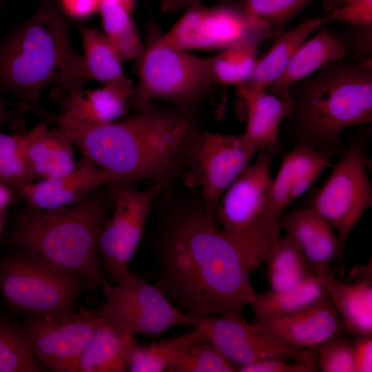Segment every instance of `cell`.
I'll use <instances>...</instances> for the list:
<instances>
[{
  "instance_id": "6",
  "label": "cell",
  "mask_w": 372,
  "mask_h": 372,
  "mask_svg": "<svg viewBox=\"0 0 372 372\" xmlns=\"http://www.w3.org/2000/svg\"><path fill=\"white\" fill-rule=\"evenodd\" d=\"M85 288L79 277L21 250L0 260V293L8 307L27 318L72 315Z\"/></svg>"
},
{
  "instance_id": "15",
  "label": "cell",
  "mask_w": 372,
  "mask_h": 372,
  "mask_svg": "<svg viewBox=\"0 0 372 372\" xmlns=\"http://www.w3.org/2000/svg\"><path fill=\"white\" fill-rule=\"evenodd\" d=\"M333 156L304 145H293L285 155L272 179L260 222V233L273 245L280 236L284 209L301 196L320 174L332 166Z\"/></svg>"
},
{
  "instance_id": "9",
  "label": "cell",
  "mask_w": 372,
  "mask_h": 372,
  "mask_svg": "<svg viewBox=\"0 0 372 372\" xmlns=\"http://www.w3.org/2000/svg\"><path fill=\"white\" fill-rule=\"evenodd\" d=\"M273 161V154L260 151L224 193L214 213L215 222L239 245L254 269L265 262L273 245L260 233Z\"/></svg>"
},
{
  "instance_id": "7",
  "label": "cell",
  "mask_w": 372,
  "mask_h": 372,
  "mask_svg": "<svg viewBox=\"0 0 372 372\" xmlns=\"http://www.w3.org/2000/svg\"><path fill=\"white\" fill-rule=\"evenodd\" d=\"M138 80L130 103L136 110L163 100L196 115L215 84L208 58L196 56L154 41L138 61Z\"/></svg>"
},
{
  "instance_id": "47",
  "label": "cell",
  "mask_w": 372,
  "mask_h": 372,
  "mask_svg": "<svg viewBox=\"0 0 372 372\" xmlns=\"http://www.w3.org/2000/svg\"><path fill=\"white\" fill-rule=\"evenodd\" d=\"M6 224V211L0 213V242Z\"/></svg>"
},
{
  "instance_id": "27",
  "label": "cell",
  "mask_w": 372,
  "mask_h": 372,
  "mask_svg": "<svg viewBox=\"0 0 372 372\" xmlns=\"http://www.w3.org/2000/svg\"><path fill=\"white\" fill-rule=\"evenodd\" d=\"M104 34L122 61H138L144 51L130 12L116 2L101 0L99 11Z\"/></svg>"
},
{
  "instance_id": "21",
  "label": "cell",
  "mask_w": 372,
  "mask_h": 372,
  "mask_svg": "<svg viewBox=\"0 0 372 372\" xmlns=\"http://www.w3.org/2000/svg\"><path fill=\"white\" fill-rule=\"evenodd\" d=\"M25 133L26 158L33 181L57 178L76 167L74 142L63 129H49L42 121Z\"/></svg>"
},
{
  "instance_id": "26",
  "label": "cell",
  "mask_w": 372,
  "mask_h": 372,
  "mask_svg": "<svg viewBox=\"0 0 372 372\" xmlns=\"http://www.w3.org/2000/svg\"><path fill=\"white\" fill-rule=\"evenodd\" d=\"M325 294L321 276L312 274L289 289L256 294L249 305L255 322L299 311Z\"/></svg>"
},
{
  "instance_id": "5",
  "label": "cell",
  "mask_w": 372,
  "mask_h": 372,
  "mask_svg": "<svg viewBox=\"0 0 372 372\" xmlns=\"http://www.w3.org/2000/svg\"><path fill=\"white\" fill-rule=\"evenodd\" d=\"M101 189L71 205L47 210L24 207L10 229V244L50 265L82 279L90 291L107 280L99 238L109 209Z\"/></svg>"
},
{
  "instance_id": "10",
  "label": "cell",
  "mask_w": 372,
  "mask_h": 372,
  "mask_svg": "<svg viewBox=\"0 0 372 372\" xmlns=\"http://www.w3.org/2000/svg\"><path fill=\"white\" fill-rule=\"evenodd\" d=\"M101 287L105 302L99 316L121 333L156 338L172 327H194L198 322L179 310L152 282L130 271L118 283L106 280Z\"/></svg>"
},
{
  "instance_id": "11",
  "label": "cell",
  "mask_w": 372,
  "mask_h": 372,
  "mask_svg": "<svg viewBox=\"0 0 372 372\" xmlns=\"http://www.w3.org/2000/svg\"><path fill=\"white\" fill-rule=\"evenodd\" d=\"M108 186L106 196L112 210L101 227L99 249L105 279L114 285L130 271V262L163 187L152 185L139 189L134 185Z\"/></svg>"
},
{
  "instance_id": "37",
  "label": "cell",
  "mask_w": 372,
  "mask_h": 372,
  "mask_svg": "<svg viewBox=\"0 0 372 372\" xmlns=\"http://www.w3.org/2000/svg\"><path fill=\"white\" fill-rule=\"evenodd\" d=\"M340 36L344 46V61L355 65L371 64L372 28L347 24Z\"/></svg>"
},
{
  "instance_id": "16",
  "label": "cell",
  "mask_w": 372,
  "mask_h": 372,
  "mask_svg": "<svg viewBox=\"0 0 372 372\" xmlns=\"http://www.w3.org/2000/svg\"><path fill=\"white\" fill-rule=\"evenodd\" d=\"M254 323L263 333L298 351L313 348L345 331L327 294L296 312Z\"/></svg>"
},
{
  "instance_id": "12",
  "label": "cell",
  "mask_w": 372,
  "mask_h": 372,
  "mask_svg": "<svg viewBox=\"0 0 372 372\" xmlns=\"http://www.w3.org/2000/svg\"><path fill=\"white\" fill-rule=\"evenodd\" d=\"M257 154L241 134L203 130L190 170L182 182L198 189L207 215L214 218L224 193Z\"/></svg>"
},
{
  "instance_id": "32",
  "label": "cell",
  "mask_w": 372,
  "mask_h": 372,
  "mask_svg": "<svg viewBox=\"0 0 372 372\" xmlns=\"http://www.w3.org/2000/svg\"><path fill=\"white\" fill-rule=\"evenodd\" d=\"M30 348L23 324L0 315V372H43Z\"/></svg>"
},
{
  "instance_id": "34",
  "label": "cell",
  "mask_w": 372,
  "mask_h": 372,
  "mask_svg": "<svg viewBox=\"0 0 372 372\" xmlns=\"http://www.w3.org/2000/svg\"><path fill=\"white\" fill-rule=\"evenodd\" d=\"M167 372H234L237 366L208 340L201 338L180 349L167 364Z\"/></svg>"
},
{
  "instance_id": "22",
  "label": "cell",
  "mask_w": 372,
  "mask_h": 372,
  "mask_svg": "<svg viewBox=\"0 0 372 372\" xmlns=\"http://www.w3.org/2000/svg\"><path fill=\"white\" fill-rule=\"evenodd\" d=\"M246 110V126L241 134L247 144L255 152L273 154L280 148L279 130L288 115L290 103L267 90L247 92L237 90Z\"/></svg>"
},
{
  "instance_id": "42",
  "label": "cell",
  "mask_w": 372,
  "mask_h": 372,
  "mask_svg": "<svg viewBox=\"0 0 372 372\" xmlns=\"http://www.w3.org/2000/svg\"><path fill=\"white\" fill-rule=\"evenodd\" d=\"M202 0H161V12L172 13L183 8L201 3ZM238 0H221L223 3L235 4Z\"/></svg>"
},
{
  "instance_id": "30",
  "label": "cell",
  "mask_w": 372,
  "mask_h": 372,
  "mask_svg": "<svg viewBox=\"0 0 372 372\" xmlns=\"http://www.w3.org/2000/svg\"><path fill=\"white\" fill-rule=\"evenodd\" d=\"M193 328L192 331L178 336L149 344L138 342L129 356L127 371H165L168 363L176 353L193 342L205 338L204 330L199 320Z\"/></svg>"
},
{
  "instance_id": "4",
  "label": "cell",
  "mask_w": 372,
  "mask_h": 372,
  "mask_svg": "<svg viewBox=\"0 0 372 372\" xmlns=\"http://www.w3.org/2000/svg\"><path fill=\"white\" fill-rule=\"evenodd\" d=\"M371 65L335 61L290 87L285 131L293 145L343 154L344 131L372 122Z\"/></svg>"
},
{
  "instance_id": "40",
  "label": "cell",
  "mask_w": 372,
  "mask_h": 372,
  "mask_svg": "<svg viewBox=\"0 0 372 372\" xmlns=\"http://www.w3.org/2000/svg\"><path fill=\"white\" fill-rule=\"evenodd\" d=\"M352 347L355 372H371L372 334L357 335Z\"/></svg>"
},
{
  "instance_id": "19",
  "label": "cell",
  "mask_w": 372,
  "mask_h": 372,
  "mask_svg": "<svg viewBox=\"0 0 372 372\" xmlns=\"http://www.w3.org/2000/svg\"><path fill=\"white\" fill-rule=\"evenodd\" d=\"M280 223L311 271L318 276L329 272L331 264L343 249L331 225L309 207L293 209L281 216Z\"/></svg>"
},
{
  "instance_id": "36",
  "label": "cell",
  "mask_w": 372,
  "mask_h": 372,
  "mask_svg": "<svg viewBox=\"0 0 372 372\" xmlns=\"http://www.w3.org/2000/svg\"><path fill=\"white\" fill-rule=\"evenodd\" d=\"M312 349V348H311ZM311 350L314 364L323 372H355L352 343L338 335Z\"/></svg>"
},
{
  "instance_id": "17",
  "label": "cell",
  "mask_w": 372,
  "mask_h": 372,
  "mask_svg": "<svg viewBox=\"0 0 372 372\" xmlns=\"http://www.w3.org/2000/svg\"><path fill=\"white\" fill-rule=\"evenodd\" d=\"M113 182L111 174L83 156L71 172L30 182L16 192L25 201V207L47 210L79 203Z\"/></svg>"
},
{
  "instance_id": "38",
  "label": "cell",
  "mask_w": 372,
  "mask_h": 372,
  "mask_svg": "<svg viewBox=\"0 0 372 372\" xmlns=\"http://www.w3.org/2000/svg\"><path fill=\"white\" fill-rule=\"evenodd\" d=\"M320 19L323 24L340 21L354 26L372 28V0H349Z\"/></svg>"
},
{
  "instance_id": "25",
  "label": "cell",
  "mask_w": 372,
  "mask_h": 372,
  "mask_svg": "<svg viewBox=\"0 0 372 372\" xmlns=\"http://www.w3.org/2000/svg\"><path fill=\"white\" fill-rule=\"evenodd\" d=\"M138 342L134 335L121 333L102 319L72 372L127 371L129 356Z\"/></svg>"
},
{
  "instance_id": "23",
  "label": "cell",
  "mask_w": 372,
  "mask_h": 372,
  "mask_svg": "<svg viewBox=\"0 0 372 372\" xmlns=\"http://www.w3.org/2000/svg\"><path fill=\"white\" fill-rule=\"evenodd\" d=\"M344 52L342 42L323 27L313 37L301 44L283 72L267 87V91L287 99L292 85L331 63L343 61Z\"/></svg>"
},
{
  "instance_id": "1",
  "label": "cell",
  "mask_w": 372,
  "mask_h": 372,
  "mask_svg": "<svg viewBox=\"0 0 372 372\" xmlns=\"http://www.w3.org/2000/svg\"><path fill=\"white\" fill-rule=\"evenodd\" d=\"M163 187L147 236L150 278L168 300L196 318L240 313L256 293L254 269L239 245L207 215L197 189Z\"/></svg>"
},
{
  "instance_id": "31",
  "label": "cell",
  "mask_w": 372,
  "mask_h": 372,
  "mask_svg": "<svg viewBox=\"0 0 372 372\" xmlns=\"http://www.w3.org/2000/svg\"><path fill=\"white\" fill-rule=\"evenodd\" d=\"M259 45L251 41H242L208 58L209 72L214 83L236 87L245 84L258 60L256 52Z\"/></svg>"
},
{
  "instance_id": "14",
  "label": "cell",
  "mask_w": 372,
  "mask_h": 372,
  "mask_svg": "<svg viewBox=\"0 0 372 372\" xmlns=\"http://www.w3.org/2000/svg\"><path fill=\"white\" fill-rule=\"evenodd\" d=\"M199 323L205 338L237 369L269 358H294L313 365L309 349L298 351L285 346L261 331L254 323L247 322L241 313L208 316L199 318Z\"/></svg>"
},
{
  "instance_id": "41",
  "label": "cell",
  "mask_w": 372,
  "mask_h": 372,
  "mask_svg": "<svg viewBox=\"0 0 372 372\" xmlns=\"http://www.w3.org/2000/svg\"><path fill=\"white\" fill-rule=\"evenodd\" d=\"M63 12L74 19H85L99 11L101 0H59Z\"/></svg>"
},
{
  "instance_id": "24",
  "label": "cell",
  "mask_w": 372,
  "mask_h": 372,
  "mask_svg": "<svg viewBox=\"0 0 372 372\" xmlns=\"http://www.w3.org/2000/svg\"><path fill=\"white\" fill-rule=\"evenodd\" d=\"M322 25L320 17L312 18L282 32L269 50L258 59L248 81L236 87V90L247 92L267 90L283 72L301 44Z\"/></svg>"
},
{
  "instance_id": "20",
  "label": "cell",
  "mask_w": 372,
  "mask_h": 372,
  "mask_svg": "<svg viewBox=\"0 0 372 372\" xmlns=\"http://www.w3.org/2000/svg\"><path fill=\"white\" fill-rule=\"evenodd\" d=\"M351 280L341 281L328 272L321 276L325 292L338 313L344 330L372 334V271L370 263L351 271Z\"/></svg>"
},
{
  "instance_id": "33",
  "label": "cell",
  "mask_w": 372,
  "mask_h": 372,
  "mask_svg": "<svg viewBox=\"0 0 372 372\" xmlns=\"http://www.w3.org/2000/svg\"><path fill=\"white\" fill-rule=\"evenodd\" d=\"M317 1L238 0L234 5L251 21L276 37L304 8Z\"/></svg>"
},
{
  "instance_id": "35",
  "label": "cell",
  "mask_w": 372,
  "mask_h": 372,
  "mask_svg": "<svg viewBox=\"0 0 372 372\" xmlns=\"http://www.w3.org/2000/svg\"><path fill=\"white\" fill-rule=\"evenodd\" d=\"M26 137L0 132V182L17 191L33 181L26 158Z\"/></svg>"
},
{
  "instance_id": "8",
  "label": "cell",
  "mask_w": 372,
  "mask_h": 372,
  "mask_svg": "<svg viewBox=\"0 0 372 372\" xmlns=\"http://www.w3.org/2000/svg\"><path fill=\"white\" fill-rule=\"evenodd\" d=\"M371 132L368 125L358 127L308 207L331 225L342 248L354 226L372 206V185L368 174L371 163L366 152Z\"/></svg>"
},
{
  "instance_id": "13",
  "label": "cell",
  "mask_w": 372,
  "mask_h": 372,
  "mask_svg": "<svg viewBox=\"0 0 372 372\" xmlns=\"http://www.w3.org/2000/svg\"><path fill=\"white\" fill-rule=\"evenodd\" d=\"M102 319L99 311L81 309L60 318H25L28 345L47 371L72 372Z\"/></svg>"
},
{
  "instance_id": "3",
  "label": "cell",
  "mask_w": 372,
  "mask_h": 372,
  "mask_svg": "<svg viewBox=\"0 0 372 372\" xmlns=\"http://www.w3.org/2000/svg\"><path fill=\"white\" fill-rule=\"evenodd\" d=\"M69 17L59 0H40L33 14L0 39V92L38 105L52 85L72 93L90 80L71 42Z\"/></svg>"
},
{
  "instance_id": "43",
  "label": "cell",
  "mask_w": 372,
  "mask_h": 372,
  "mask_svg": "<svg viewBox=\"0 0 372 372\" xmlns=\"http://www.w3.org/2000/svg\"><path fill=\"white\" fill-rule=\"evenodd\" d=\"M28 110V105L25 104H23L17 110H9L8 108V103L0 99V129L6 122L15 115L20 114L22 112L27 111Z\"/></svg>"
},
{
  "instance_id": "18",
  "label": "cell",
  "mask_w": 372,
  "mask_h": 372,
  "mask_svg": "<svg viewBox=\"0 0 372 372\" xmlns=\"http://www.w3.org/2000/svg\"><path fill=\"white\" fill-rule=\"evenodd\" d=\"M134 87L133 81L125 75L96 89L72 93L59 89L53 96L61 115L82 123L101 125L127 114Z\"/></svg>"
},
{
  "instance_id": "45",
  "label": "cell",
  "mask_w": 372,
  "mask_h": 372,
  "mask_svg": "<svg viewBox=\"0 0 372 372\" xmlns=\"http://www.w3.org/2000/svg\"><path fill=\"white\" fill-rule=\"evenodd\" d=\"M322 1V8L327 14L334 9L340 7L349 0H320Z\"/></svg>"
},
{
  "instance_id": "44",
  "label": "cell",
  "mask_w": 372,
  "mask_h": 372,
  "mask_svg": "<svg viewBox=\"0 0 372 372\" xmlns=\"http://www.w3.org/2000/svg\"><path fill=\"white\" fill-rule=\"evenodd\" d=\"M17 192L0 182V213L6 211L12 203Z\"/></svg>"
},
{
  "instance_id": "29",
  "label": "cell",
  "mask_w": 372,
  "mask_h": 372,
  "mask_svg": "<svg viewBox=\"0 0 372 372\" xmlns=\"http://www.w3.org/2000/svg\"><path fill=\"white\" fill-rule=\"evenodd\" d=\"M79 30L83 45V63L90 79L105 84L125 76L122 60L105 34L84 25Z\"/></svg>"
},
{
  "instance_id": "46",
  "label": "cell",
  "mask_w": 372,
  "mask_h": 372,
  "mask_svg": "<svg viewBox=\"0 0 372 372\" xmlns=\"http://www.w3.org/2000/svg\"><path fill=\"white\" fill-rule=\"evenodd\" d=\"M119 4L129 12H132L134 8V0H109Z\"/></svg>"
},
{
  "instance_id": "28",
  "label": "cell",
  "mask_w": 372,
  "mask_h": 372,
  "mask_svg": "<svg viewBox=\"0 0 372 372\" xmlns=\"http://www.w3.org/2000/svg\"><path fill=\"white\" fill-rule=\"evenodd\" d=\"M265 262L273 291L289 289L314 274L296 245L287 236H280Z\"/></svg>"
},
{
  "instance_id": "2",
  "label": "cell",
  "mask_w": 372,
  "mask_h": 372,
  "mask_svg": "<svg viewBox=\"0 0 372 372\" xmlns=\"http://www.w3.org/2000/svg\"><path fill=\"white\" fill-rule=\"evenodd\" d=\"M136 110L123 120L101 125L43 110L39 116L65 130L83 156L113 176L112 184L149 181L163 187L184 180L203 130L197 115L152 103Z\"/></svg>"
},
{
  "instance_id": "39",
  "label": "cell",
  "mask_w": 372,
  "mask_h": 372,
  "mask_svg": "<svg viewBox=\"0 0 372 372\" xmlns=\"http://www.w3.org/2000/svg\"><path fill=\"white\" fill-rule=\"evenodd\" d=\"M239 372H316L318 369L311 364L299 362L290 364L281 358H269L238 368Z\"/></svg>"
}]
</instances>
